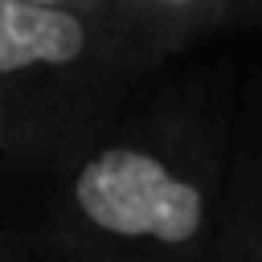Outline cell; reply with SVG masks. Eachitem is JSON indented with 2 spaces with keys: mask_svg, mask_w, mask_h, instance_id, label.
Returning a JSON list of instances; mask_svg holds the SVG:
<instances>
[{
  "mask_svg": "<svg viewBox=\"0 0 262 262\" xmlns=\"http://www.w3.org/2000/svg\"><path fill=\"white\" fill-rule=\"evenodd\" d=\"M20 4H41V8H74V12H106V0H20Z\"/></svg>",
  "mask_w": 262,
  "mask_h": 262,
  "instance_id": "5",
  "label": "cell"
},
{
  "mask_svg": "<svg viewBox=\"0 0 262 262\" xmlns=\"http://www.w3.org/2000/svg\"><path fill=\"white\" fill-rule=\"evenodd\" d=\"M106 16L139 45L151 66L233 33L262 25V0H106Z\"/></svg>",
  "mask_w": 262,
  "mask_h": 262,
  "instance_id": "3",
  "label": "cell"
},
{
  "mask_svg": "<svg viewBox=\"0 0 262 262\" xmlns=\"http://www.w3.org/2000/svg\"><path fill=\"white\" fill-rule=\"evenodd\" d=\"M209 262H262V151L229 160L217 242Z\"/></svg>",
  "mask_w": 262,
  "mask_h": 262,
  "instance_id": "4",
  "label": "cell"
},
{
  "mask_svg": "<svg viewBox=\"0 0 262 262\" xmlns=\"http://www.w3.org/2000/svg\"><path fill=\"white\" fill-rule=\"evenodd\" d=\"M151 70L106 12L0 0V151L61 176Z\"/></svg>",
  "mask_w": 262,
  "mask_h": 262,
  "instance_id": "2",
  "label": "cell"
},
{
  "mask_svg": "<svg viewBox=\"0 0 262 262\" xmlns=\"http://www.w3.org/2000/svg\"><path fill=\"white\" fill-rule=\"evenodd\" d=\"M229 160L225 131L196 111H123L61 172L66 262H209Z\"/></svg>",
  "mask_w": 262,
  "mask_h": 262,
  "instance_id": "1",
  "label": "cell"
}]
</instances>
